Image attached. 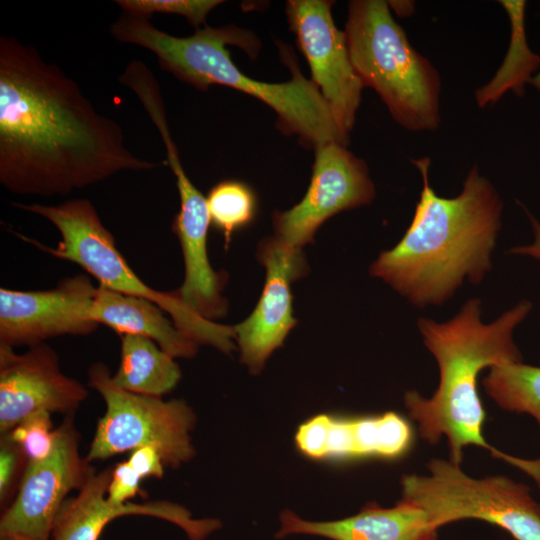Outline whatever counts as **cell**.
Listing matches in <instances>:
<instances>
[{
    "label": "cell",
    "instance_id": "1",
    "mask_svg": "<svg viewBox=\"0 0 540 540\" xmlns=\"http://www.w3.org/2000/svg\"><path fill=\"white\" fill-rule=\"evenodd\" d=\"M166 162L134 155L113 119L36 47L0 36V183L11 193L65 196L121 171Z\"/></svg>",
    "mask_w": 540,
    "mask_h": 540
},
{
    "label": "cell",
    "instance_id": "2",
    "mask_svg": "<svg viewBox=\"0 0 540 540\" xmlns=\"http://www.w3.org/2000/svg\"><path fill=\"white\" fill-rule=\"evenodd\" d=\"M412 163L423 181L413 219L401 240L372 263L370 274L422 308L447 301L465 279L479 284L491 270L503 202L477 165L460 194L444 198L429 183L430 159Z\"/></svg>",
    "mask_w": 540,
    "mask_h": 540
},
{
    "label": "cell",
    "instance_id": "3",
    "mask_svg": "<svg viewBox=\"0 0 540 540\" xmlns=\"http://www.w3.org/2000/svg\"><path fill=\"white\" fill-rule=\"evenodd\" d=\"M531 309V302L523 300L486 324L481 319V301L474 298L447 322L420 318L417 325L425 346L437 361L439 385L430 398L415 390L407 391L404 403L410 417L418 423L423 439L435 444L442 436L447 437L451 462L459 465L463 449L476 445L521 469L540 488V458H518L485 441L482 435L485 412L477 391L482 369L522 361L513 333Z\"/></svg>",
    "mask_w": 540,
    "mask_h": 540
},
{
    "label": "cell",
    "instance_id": "4",
    "mask_svg": "<svg viewBox=\"0 0 540 540\" xmlns=\"http://www.w3.org/2000/svg\"><path fill=\"white\" fill-rule=\"evenodd\" d=\"M109 30L117 41L151 51L162 70L201 91H207L211 85H223L264 102L277 114L278 128L286 135H296L306 148L315 150L330 142L344 146L349 143L320 90L302 74L286 46L281 49V55L290 68L291 79L267 83L244 74L233 63L226 48L234 45L251 58L258 55L260 41L243 28L205 26L190 36L178 37L160 30L150 19L123 12Z\"/></svg>",
    "mask_w": 540,
    "mask_h": 540
},
{
    "label": "cell",
    "instance_id": "5",
    "mask_svg": "<svg viewBox=\"0 0 540 540\" xmlns=\"http://www.w3.org/2000/svg\"><path fill=\"white\" fill-rule=\"evenodd\" d=\"M352 65L364 87L373 88L392 118L411 132L441 123L440 75L410 44L384 0H353L345 24Z\"/></svg>",
    "mask_w": 540,
    "mask_h": 540
},
{
    "label": "cell",
    "instance_id": "6",
    "mask_svg": "<svg viewBox=\"0 0 540 540\" xmlns=\"http://www.w3.org/2000/svg\"><path fill=\"white\" fill-rule=\"evenodd\" d=\"M13 205L47 219L61 235V240L54 248L30 239L27 241L54 257L79 265L99 285L155 303L197 344L211 345L226 354L234 350L233 326L221 325L197 316L184 306L174 292L153 289L135 274L117 249L113 234L104 226L88 199H70L57 205Z\"/></svg>",
    "mask_w": 540,
    "mask_h": 540
},
{
    "label": "cell",
    "instance_id": "7",
    "mask_svg": "<svg viewBox=\"0 0 540 540\" xmlns=\"http://www.w3.org/2000/svg\"><path fill=\"white\" fill-rule=\"evenodd\" d=\"M430 474L404 475L402 499L422 508L437 529L459 520H482L514 540H540V504L530 488L505 476L476 479L459 465L432 459Z\"/></svg>",
    "mask_w": 540,
    "mask_h": 540
},
{
    "label": "cell",
    "instance_id": "8",
    "mask_svg": "<svg viewBox=\"0 0 540 540\" xmlns=\"http://www.w3.org/2000/svg\"><path fill=\"white\" fill-rule=\"evenodd\" d=\"M108 367L91 365L88 384L105 402L97 422L87 460L91 463L144 446L154 447L166 467L178 468L195 455L192 432L196 425L193 409L182 399L164 400L135 394L115 386Z\"/></svg>",
    "mask_w": 540,
    "mask_h": 540
},
{
    "label": "cell",
    "instance_id": "9",
    "mask_svg": "<svg viewBox=\"0 0 540 540\" xmlns=\"http://www.w3.org/2000/svg\"><path fill=\"white\" fill-rule=\"evenodd\" d=\"M80 436L73 417L57 427L52 453L28 462L16 495L0 518V537L14 540H50L56 517L68 498L96 471L80 453Z\"/></svg>",
    "mask_w": 540,
    "mask_h": 540
},
{
    "label": "cell",
    "instance_id": "10",
    "mask_svg": "<svg viewBox=\"0 0 540 540\" xmlns=\"http://www.w3.org/2000/svg\"><path fill=\"white\" fill-rule=\"evenodd\" d=\"M308 189L299 203L273 214V237L291 249L312 243L330 217L363 205L375 197L365 161L346 146L330 142L317 147Z\"/></svg>",
    "mask_w": 540,
    "mask_h": 540
},
{
    "label": "cell",
    "instance_id": "11",
    "mask_svg": "<svg viewBox=\"0 0 540 540\" xmlns=\"http://www.w3.org/2000/svg\"><path fill=\"white\" fill-rule=\"evenodd\" d=\"M330 0H289L290 30L311 70V80L328 104L341 133L349 139L364 88L349 54L346 34L332 17Z\"/></svg>",
    "mask_w": 540,
    "mask_h": 540
},
{
    "label": "cell",
    "instance_id": "12",
    "mask_svg": "<svg viewBox=\"0 0 540 540\" xmlns=\"http://www.w3.org/2000/svg\"><path fill=\"white\" fill-rule=\"evenodd\" d=\"M156 128L165 145L167 165L176 177L180 198L172 231L181 246L185 278L181 287L173 292L192 313L215 322L228 311V302L222 296L228 275L224 271H215L208 258L207 236L211 222L206 197L187 176L168 122H159Z\"/></svg>",
    "mask_w": 540,
    "mask_h": 540
},
{
    "label": "cell",
    "instance_id": "13",
    "mask_svg": "<svg viewBox=\"0 0 540 540\" xmlns=\"http://www.w3.org/2000/svg\"><path fill=\"white\" fill-rule=\"evenodd\" d=\"M97 287L77 274L49 290L0 289V345L35 346L63 335L96 331L91 317Z\"/></svg>",
    "mask_w": 540,
    "mask_h": 540
},
{
    "label": "cell",
    "instance_id": "14",
    "mask_svg": "<svg viewBox=\"0 0 540 540\" xmlns=\"http://www.w3.org/2000/svg\"><path fill=\"white\" fill-rule=\"evenodd\" d=\"M88 391L64 374L56 352L47 344L18 354L0 345V434L8 433L22 419L37 411L72 416Z\"/></svg>",
    "mask_w": 540,
    "mask_h": 540
},
{
    "label": "cell",
    "instance_id": "15",
    "mask_svg": "<svg viewBox=\"0 0 540 540\" xmlns=\"http://www.w3.org/2000/svg\"><path fill=\"white\" fill-rule=\"evenodd\" d=\"M257 257L266 269L263 291L252 313L233 326L241 362L253 374L261 372L295 327L291 283L309 269L302 250L288 248L273 236L261 241Z\"/></svg>",
    "mask_w": 540,
    "mask_h": 540
},
{
    "label": "cell",
    "instance_id": "16",
    "mask_svg": "<svg viewBox=\"0 0 540 540\" xmlns=\"http://www.w3.org/2000/svg\"><path fill=\"white\" fill-rule=\"evenodd\" d=\"M111 468L95 471L62 505L52 530V540H98L105 526L127 515L159 518L181 528L189 540H204L221 528L218 519H195L181 505L168 501L112 503L107 499Z\"/></svg>",
    "mask_w": 540,
    "mask_h": 540
},
{
    "label": "cell",
    "instance_id": "17",
    "mask_svg": "<svg viewBox=\"0 0 540 540\" xmlns=\"http://www.w3.org/2000/svg\"><path fill=\"white\" fill-rule=\"evenodd\" d=\"M411 440L410 425L394 412L356 419L318 415L296 434L298 448L313 458L398 457L408 450Z\"/></svg>",
    "mask_w": 540,
    "mask_h": 540
},
{
    "label": "cell",
    "instance_id": "18",
    "mask_svg": "<svg viewBox=\"0 0 540 540\" xmlns=\"http://www.w3.org/2000/svg\"><path fill=\"white\" fill-rule=\"evenodd\" d=\"M277 538L293 534L330 540H438V529L420 507L400 500L394 507L365 505L357 514L333 521L305 520L284 510Z\"/></svg>",
    "mask_w": 540,
    "mask_h": 540
},
{
    "label": "cell",
    "instance_id": "19",
    "mask_svg": "<svg viewBox=\"0 0 540 540\" xmlns=\"http://www.w3.org/2000/svg\"><path fill=\"white\" fill-rule=\"evenodd\" d=\"M91 317L120 336L133 334L150 338L173 358H192L197 354L199 344L167 318L158 305L145 298L99 285Z\"/></svg>",
    "mask_w": 540,
    "mask_h": 540
},
{
    "label": "cell",
    "instance_id": "20",
    "mask_svg": "<svg viewBox=\"0 0 540 540\" xmlns=\"http://www.w3.org/2000/svg\"><path fill=\"white\" fill-rule=\"evenodd\" d=\"M172 356L150 338L121 336L120 364L112 382L135 394L163 397L179 383L182 373Z\"/></svg>",
    "mask_w": 540,
    "mask_h": 540
},
{
    "label": "cell",
    "instance_id": "21",
    "mask_svg": "<svg viewBox=\"0 0 540 540\" xmlns=\"http://www.w3.org/2000/svg\"><path fill=\"white\" fill-rule=\"evenodd\" d=\"M511 24V37L506 56L493 78L475 92L480 108L495 104L508 90L515 95L524 94V86L540 66V56L529 48L524 29L526 2L501 0Z\"/></svg>",
    "mask_w": 540,
    "mask_h": 540
},
{
    "label": "cell",
    "instance_id": "22",
    "mask_svg": "<svg viewBox=\"0 0 540 540\" xmlns=\"http://www.w3.org/2000/svg\"><path fill=\"white\" fill-rule=\"evenodd\" d=\"M486 393L503 409L527 413L540 426V367L506 362L489 368Z\"/></svg>",
    "mask_w": 540,
    "mask_h": 540
},
{
    "label": "cell",
    "instance_id": "23",
    "mask_svg": "<svg viewBox=\"0 0 540 540\" xmlns=\"http://www.w3.org/2000/svg\"><path fill=\"white\" fill-rule=\"evenodd\" d=\"M211 225L222 233L225 249L233 234L248 227L257 214V197L245 182L234 179L215 184L206 196Z\"/></svg>",
    "mask_w": 540,
    "mask_h": 540
},
{
    "label": "cell",
    "instance_id": "24",
    "mask_svg": "<svg viewBox=\"0 0 540 540\" xmlns=\"http://www.w3.org/2000/svg\"><path fill=\"white\" fill-rule=\"evenodd\" d=\"M51 414L44 410L34 412L4 434L22 449L28 462L44 460L55 447L57 428L53 427Z\"/></svg>",
    "mask_w": 540,
    "mask_h": 540
},
{
    "label": "cell",
    "instance_id": "25",
    "mask_svg": "<svg viewBox=\"0 0 540 540\" xmlns=\"http://www.w3.org/2000/svg\"><path fill=\"white\" fill-rule=\"evenodd\" d=\"M116 4L124 13L150 19L153 13L177 14L195 29L205 25L208 14L218 5L220 0H117Z\"/></svg>",
    "mask_w": 540,
    "mask_h": 540
},
{
    "label": "cell",
    "instance_id": "26",
    "mask_svg": "<svg viewBox=\"0 0 540 540\" xmlns=\"http://www.w3.org/2000/svg\"><path fill=\"white\" fill-rule=\"evenodd\" d=\"M28 464L22 449L7 435L0 439V503L4 509L11 503Z\"/></svg>",
    "mask_w": 540,
    "mask_h": 540
},
{
    "label": "cell",
    "instance_id": "27",
    "mask_svg": "<svg viewBox=\"0 0 540 540\" xmlns=\"http://www.w3.org/2000/svg\"><path fill=\"white\" fill-rule=\"evenodd\" d=\"M143 479L127 460L118 463L111 471L107 499L112 503H126L141 493Z\"/></svg>",
    "mask_w": 540,
    "mask_h": 540
},
{
    "label": "cell",
    "instance_id": "28",
    "mask_svg": "<svg viewBox=\"0 0 540 540\" xmlns=\"http://www.w3.org/2000/svg\"><path fill=\"white\" fill-rule=\"evenodd\" d=\"M127 461L142 479L164 476L166 465L154 447L144 446L131 451Z\"/></svg>",
    "mask_w": 540,
    "mask_h": 540
},
{
    "label": "cell",
    "instance_id": "29",
    "mask_svg": "<svg viewBox=\"0 0 540 540\" xmlns=\"http://www.w3.org/2000/svg\"><path fill=\"white\" fill-rule=\"evenodd\" d=\"M533 233L534 241L529 245L516 246L510 250V253L517 255H525L540 260V222L527 210Z\"/></svg>",
    "mask_w": 540,
    "mask_h": 540
},
{
    "label": "cell",
    "instance_id": "30",
    "mask_svg": "<svg viewBox=\"0 0 540 540\" xmlns=\"http://www.w3.org/2000/svg\"><path fill=\"white\" fill-rule=\"evenodd\" d=\"M389 6L400 16H409L414 12V2L411 1H389Z\"/></svg>",
    "mask_w": 540,
    "mask_h": 540
},
{
    "label": "cell",
    "instance_id": "31",
    "mask_svg": "<svg viewBox=\"0 0 540 540\" xmlns=\"http://www.w3.org/2000/svg\"><path fill=\"white\" fill-rule=\"evenodd\" d=\"M534 88H536L538 90V92L540 93V72L536 75H534L530 82H529Z\"/></svg>",
    "mask_w": 540,
    "mask_h": 540
},
{
    "label": "cell",
    "instance_id": "32",
    "mask_svg": "<svg viewBox=\"0 0 540 540\" xmlns=\"http://www.w3.org/2000/svg\"><path fill=\"white\" fill-rule=\"evenodd\" d=\"M0 540H14V539L7 538V537H0Z\"/></svg>",
    "mask_w": 540,
    "mask_h": 540
}]
</instances>
